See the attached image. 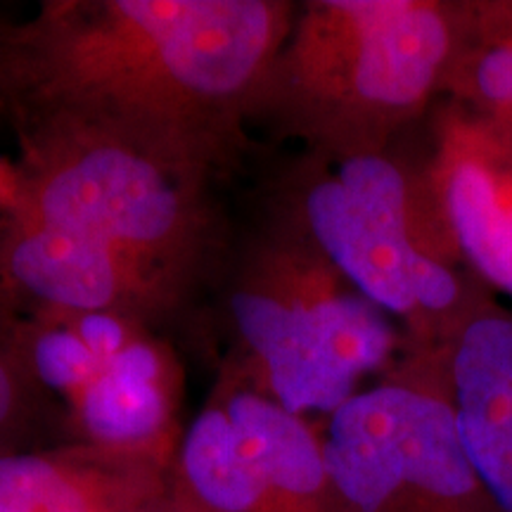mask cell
Instances as JSON below:
<instances>
[{
  "mask_svg": "<svg viewBox=\"0 0 512 512\" xmlns=\"http://www.w3.org/2000/svg\"><path fill=\"white\" fill-rule=\"evenodd\" d=\"M294 15L287 0H53L0 46V86L27 128L105 133L209 174Z\"/></svg>",
  "mask_w": 512,
  "mask_h": 512,
  "instance_id": "obj_1",
  "label": "cell"
},
{
  "mask_svg": "<svg viewBox=\"0 0 512 512\" xmlns=\"http://www.w3.org/2000/svg\"><path fill=\"white\" fill-rule=\"evenodd\" d=\"M472 0H309L275 57L252 121L306 155H380L444 100Z\"/></svg>",
  "mask_w": 512,
  "mask_h": 512,
  "instance_id": "obj_2",
  "label": "cell"
},
{
  "mask_svg": "<svg viewBox=\"0 0 512 512\" xmlns=\"http://www.w3.org/2000/svg\"><path fill=\"white\" fill-rule=\"evenodd\" d=\"M394 147L349 159L304 155L287 185L285 221L399 323L403 349H446L498 299L460 261L425 155L408 162Z\"/></svg>",
  "mask_w": 512,
  "mask_h": 512,
  "instance_id": "obj_3",
  "label": "cell"
},
{
  "mask_svg": "<svg viewBox=\"0 0 512 512\" xmlns=\"http://www.w3.org/2000/svg\"><path fill=\"white\" fill-rule=\"evenodd\" d=\"M245 349L240 382L294 415H332L403 351L394 320L290 221L256 242L230 299Z\"/></svg>",
  "mask_w": 512,
  "mask_h": 512,
  "instance_id": "obj_4",
  "label": "cell"
},
{
  "mask_svg": "<svg viewBox=\"0 0 512 512\" xmlns=\"http://www.w3.org/2000/svg\"><path fill=\"white\" fill-rule=\"evenodd\" d=\"M12 221L98 238L185 294L207 245L204 171L69 126H29Z\"/></svg>",
  "mask_w": 512,
  "mask_h": 512,
  "instance_id": "obj_5",
  "label": "cell"
},
{
  "mask_svg": "<svg viewBox=\"0 0 512 512\" xmlns=\"http://www.w3.org/2000/svg\"><path fill=\"white\" fill-rule=\"evenodd\" d=\"M441 351L403 349L328 415L325 460L347 512H503L458 434Z\"/></svg>",
  "mask_w": 512,
  "mask_h": 512,
  "instance_id": "obj_6",
  "label": "cell"
},
{
  "mask_svg": "<svg viewBox=\"0 0 512 512\" xmlns=\"http://www.w3.org/2000/svg\"><path fill=\"white\" fill-rule=\"evenodd\" d=\"M176 467L219 512H347L323 434L247 384H226L190 422Z\"/></svg>",
  "mask_w": 512,
  "mask_h": 512,
  "instance_id": "obj_7",
  "label": "cell"
},
{
  "mask_svg": "<svg viewBox=\"0 0 512 512\" xmlns=\"http://www.w3.org/2000/svg\"><path fill=\"white\" fill-rule=\"evenodd\" d=\"M427 124V176L460 261L512 299V133L451 100Z\"/></svg>",
  "mask_w": 512,
  "mask_h": 512,
  "instance_id": "obj_8",
  "label": "cell"
},
{
  "mask_svg": "<svg viewBox=\"0 0 512 512\" xmlns=\"http://www.w3.org/2000/svg\"><path fill=\"white\" fill-rule=\"evenodd\" d=\"M8 278L57 316L114 313L145 323L181 294L98 238L12 221L3 242Z\"/></svg>",
  "mask_w": 512,
  "mask_h": 512,
  "instance_id": "obj_9",
  "label": "cell"
},
{
  "mask_svg": "<svg viewBox=\"0 0 512 512\" xmlns=\"http://www.w3.org/2000/svg\"><path fill=\"white\" fill-rule=\"evenodd\" d=\"M178 394L174 358L140 330L67 403L83 444L176 463Z\"/></svg>",
  "mask_w": 512,
  "mask_h": 512,
  "instance_id": "obj_10",
  "label": "cell"
},
{
  "mask_svg": "<svg viewBox=\"0 0 512 512\" xmlns=\"http://www.w3.org/2000/svg\"><path fill=\"white\" fill-rule=\"evenodd\" d=\"M174 465L83 441L0 453V512H150Z\"/></svg>",
  "mask_w": 512,
  "mask_h": 512,
  "instance_id": "obj_11",
  "label": "cell"
},
{
  "mask_svg": "<svg viewBox=\"0 0 512 512\" xmlns=\"http://www.w3.org/2000/svg\"><path fill=\"white\" fill-rule=\"evenodd\" d=\"M463 446L503 512H512V311L496 302L441 351Z\"/></svg>",
  "mask_w": 512,
  "mask_h": 512,
  "instance_id": "obj_12",
  "label": "cell"
},
{
  "mask_svg": "<svg viewBox=\"0 0 512 512\" xmlns=\"http://www.w3.org/2000/svg\"><path fill=\"white\" fill-rule=\"evenodd\" d=\"M444 100L512 131V0H472Z\"/></svg>",
  "mask_w": 512,
  "mask_h": 512,
  "instance_id": "obj_13",
  "label": "cell"
},
{
  "mask_svg": "<svg viewBox=\"0 0 512 512\" xmlns=\"http://www.w3.org/2000/svg\"><path fill=\"white\" fill-rule=\"evenodd\" d=\"M102 363L62 316L50 320L31 342V370L48 389L72 401L98 375Z\"/></svg>",
  "mask_w": 512,
  "mask_h": 512,
  "instance_id": "obj_14",
  "label": "cell"
},
{
  "mask_svg": "<svg viewBox=\"0 0 512 512\" xmlns=\"http://www.w3.org/2000/svg\"><path fill=\"white\" fill-rule=\"evenodd\" d=\"M150 512H219V510H214L209 503H204L202 498L190 489V484L185 482L181 472H178V467L174 465L169 486H166L162 498L152 505Z\"/></svg>",
  "mask_w": 512,
  "mask_h": 512,
  "instance_id": "obj_15",
  "label": "cell"
},
{
  "mask_svg": "<svg viewBox=\"0 0 512 512\" xmlns=\"http://www.w3.org/2000/svg\"><path fill=\"white\" fill-rule=\"evenodd\" d=\"M22 401V384L8 356L0 354V434L8 430Z\"/></svg>",
  "mask_w": 512,
  "mask_h": 512,
  "instance_id": "obj_16",
  "label": "cell"
},
{
  "mask_svg": "<svg viewBox=\"0 0 512 512\" xmlns=\"http://www.w3.org/2000/svg\"><path fill=\"white\" fill-rule=\"evenodd\" d=\"M15 190H17L15 169L0 164V204H8L10 207L12 200H15Z\"/></svg>",
  "mask_w": 512,
  "mask_h": 512,
  "instance_id": "obj_17",
  "label": "cell"
},
{
  "mask_svg": "<svg viewBox=\"0 0 512 512\" xmlns=\"http://www.w3.org/2000/svg\"><path fill=\"white\" fill-rule=\"evenodd\" d=\"M510 133H512V131H510Z\"/></svg>",
  "mask_w": 512,
  "mask_h": 512,
  "instance_id": "obj_18",
  "label": "cell"
}]
</instances>
